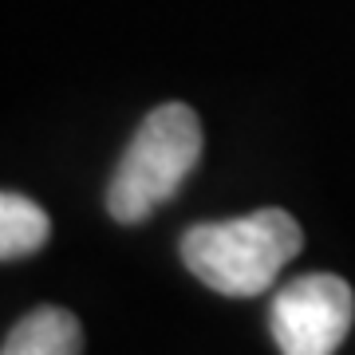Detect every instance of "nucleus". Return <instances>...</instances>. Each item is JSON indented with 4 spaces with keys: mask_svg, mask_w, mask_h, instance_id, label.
Instances as JSON below:
<instances>
[{
    "mask_svg": "<svg viewBox=\"0 0 355 355\" xmlns=\"http://www.w3.org/2000/svg\"><path fill=\"white\" fill-rule=\"evenodd\" d=\"M304 249V229L284 209H253L233 221H205L186 229L182 261L205 288L221 296H261L280 268Z\"/></svg>",
    "mask_w": 355,
    "mask_h": 355,
    "instance_id": "f257e3e1",
    "label": "nucleus"
},
{
    "mask_svg": "<svg viewBox=\"0 0 355 355\" xmlns=\"http://www.w3.org/2000/svg\"><path fill=\"white\" fill-rule=\"evenodd\" d=\"M202 119L186 103H162L139 123L107 182V209L119 225H139L182 190L202 162Z\"/></svg>",
    "mask_w": 355,
    "mask_h": 355,
    "instance_id": "f03ea898",
    "label": "nucleus"
},
{
    "mask_svg": "<svg viewBox=\"0 0 355 355\" xmlns=\"http://www.w3.org/2000/svg\"><path fill=\"white\" fill-rule=\"evenodd\" d=\"M355 320V292L336 272H304L272 296L268 331L280 355H336Z\"/></svg>",
    "mask_w": 355,
    "mask_h": 355,
    "instance_id": "7ed1b4c3",
    "label": "nucleus"
},
{
    "mask_svg": "<svg viewBox=\"0 0 355 355\" xmlns=\"http://www.w3.org/2000/svg\"><path fill=\"white\" fill-rule=\"evenodd\" d=\"M0 355H83V328L67 308H32L4 336Z\"/></svg>",
    "mask_w": 355,
    "mask_h": 355,
    "instance_id": "20e7f679",
    "label": "nucleus"
},
{
    "mask_svg": "<svg viewBox=\"0 0 355 355\" xmlns=\"http://www.w3.org/2000/svg\"><path fill=\"white\" fill-rule=\"evenodd\" d=\"M51 237V217L32 198L0 190V261L40 253Z\"/></svg>",
    "mask_w": 355,
    "mask_h": 355,
    "instance_id": "39448f33",
    "label": "nucleus"
}]
</instances>
